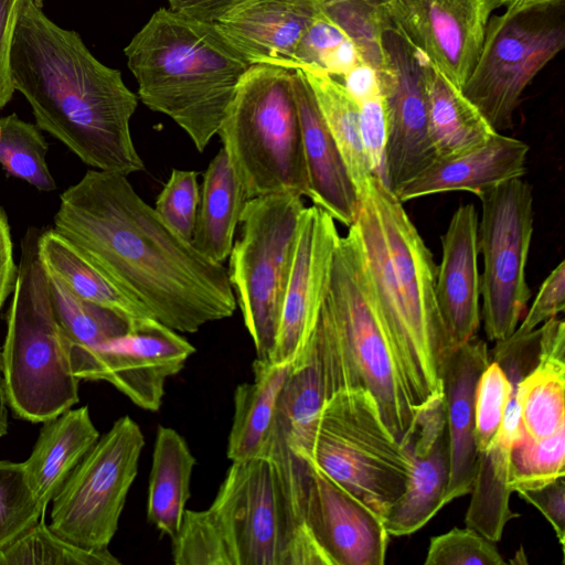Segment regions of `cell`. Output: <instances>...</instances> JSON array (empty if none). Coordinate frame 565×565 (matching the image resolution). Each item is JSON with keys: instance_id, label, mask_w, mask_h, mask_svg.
I'll return each mask as SVG.
<instances>
[{"instance_id": "obj_43", "label": "cell", "mask_w": 565, "mask_h": 565, "mask_svg": "<svg viewBox=\"0 0 565 565\" xmlns=\"http://www.w3.org/2000/svg\"><path fill=\"white\" fill-rule=\"evenodd\" d=\"M425 565H502L503 557L494 542L471 527L452 530L433 536Z\"/></svg>"}, {"instance_id": "obj_21", "label": "cell", "mask_w": 565, "mask_h": 565, "mask_svg": "<svg viewBox=\"0 0 565 565\" xmlns=\"http://www.w3.org/2000/svg\"><path fill=\"white\" fill-rule=\"evenodd\" d=\"M478 223L475 205L462 204L441 236L435 292L449 351L477 335L480 327Z\"/></svg>"}, {"instance_id": "obj_47", "label": "cell", "mask_w": 565, "mask_h": 565, "mask_svg": "<svg viewBox=\"0 0 565 565\" xmlns=\"http://www.w3.org/2000/svg\"><path fill=\"white\" fill-rule=\"evenodd\" d=\"M18 265L13 258L11 231L4 210L0 206V309L13 292Z\"/></svg>"}, {"instance_id": "obj_1", "label": "cell", "mask_w": 565, "mask_h": 565, "mask_svg": "<svg viewBox=\"0 0 565 565\" xmlns=\"http://www.w3.org/2000/svg\"><path fill=\"white\" fill-rule=\"evenodd\" d=\"M53 223L124 294L179 333L236 310L227 268L172 231L127 175L88 170L60 195Z\"/></svg>"}, {"instance_id": "obj_33", "label": "cell", "mask_w": 565, "mask_h": 565, "mask_svg": "<svg viewBox=\"0 0 565 565\" xmlns=\"http://www.w3.org/2000/svg\"><path fill=\"white\" fill-rule=\"evenodd\" d=\"M511 447L495 438L483 451L478 452L471 500L466 526L492 542L500 541L507 523L519 518L510 508L509 460Z\"/></svg>"}, {"instance_id": "obj_6", "label": "cell", "mask_w": 565, "mask_h": 565, "mask_svg": "<svg viewBox=\"0 0 565 565\" xmlns=\"http://www.w3.org/2000/svg\"><path fill=\"white\" fill-rule=\"evenodd\" d=\"M40 233L29 227L21 243L1 350L9 406L17 417L32 423L54 418L79 401V380L72 371L39 254Z\"/></svg>"}, {"instance_id": "obj_31", "label": "cell", "mask_w": 565, "mask_h": 565, "mask_svg": "<svg viewBox=\"0 0 565 565\" xmlns=\"http://www.w3.org/2000/svg\"><path fill=\"white\" fill-rule=\"evenodd\" d=\"M326 399L321 367L308 345L291 364L279 395L274 427V433L302 459L311 449Z\"/></svg>"}, {"instance_id": "obj_39", "label": "cell", "mask_w": 565, "mask_h": 565, "mask_svg": "<svg viewBox=\"0 0 565 565\" xmlns=\"http://www.w3.org/2000/svg\"><path fill=\"white\" fill-rule=\"evenodd\" d=\"M565 428L534 440L524 434L510 451L509 487L519 492L541 488L565 476Z\"/></svg>"}, {"instance_id": "obj_5", "label": "cell", "mask_w": 565, "mask_h": 565, "mask_svg": "<svg viewBox=\"0 0 565 565\" xmlns=\"http://www.w3.org/2000/svg\"><path fill=\"white\" fill-rule=\"evenodd\" d=\"M308 345L318 358L327 398L340 390L365 388L392 436L402 443L417 411L353 225L339 238Z\"/></svg>"}, {"instance_id": "obj_22", "label": "cell", "mask_w": 565, "mask_h": 565, "mask_svg": "<svg viewBox=\"0 0 565 565\" xmlns=\"http://www.w3.org/2000/svg\"><path fill=\"white\" fill-rule=\"evenodd\" d=\"M490 362L487 343L475 335L450 350L440 365L450 448V475L445 505L469 494L475 481L478 450L475 441L476 390Z\"/></svg>"}, {"instance_id": "obj_35", "label": "cell", "mask_w": 565, "mask_h": 565, "mask_svg": "<svg viewBox=\"0 0 565 565\" xmlns=\"http://www.w3.org/2000/svg\"><path fill=\"white\" fill-rule=\"evenodd\" d=\"M525 434L540 440L565 428V361L541 358L515 387Z\"/></svg>"}, {"instance_id": "obj_48", "label": "cell", "mask_w": 565, "mask_h": 565, "mask_svg": "<svg viewBox=\"0 0 565 565\" xmlns=\"http://www.w3.org/2000/svg\"><path fill=\"white\" fill-rule=\"evenodd\" d=\"M245 0H168L169 8L185 15L214 22Z\"/></svg>"}, {"instance_id": "obj_50", "label": "cell", "mask_w": 565, "mask_h": 565, "mask_svg": "<svg viewBox=\"0 0 565 565\" xmlns=\"http://www.w3.org/2000/svg\"><path fill=\"white\" fill-rule=\"evenodd\" d=\"M500 7L505 8V12L515 13L523 10L552 4L563 0H498Z\"/></svg>"}, {"instance_id": "obj_27", "label": "cell", "mask_w": 565, "mask_h": 565, "mask_svg": "<svg viewBox=\"0 0 565 565\" xmlns=\"http://www.w3.org/2000/svg\"><path fill=\"white\" fill-rule=\"evenodd\" d=\"M290 370L291 363L277 364L256 359L253 363L254 380L236 386L226 448L231 461L264 454L274 433L279 395Z\"/></svg>"}, {"instance_id": "obj_18", "label": "cell", "mask_w": 565, "mask_h": 565, "mask_svg": "<svg viewBox=\"0 0 565 565\" xmlns=\"http://www.w3.org/2000/svg\"><path fill=\"white\" fill-rule=\"evenodd\" d=\"M307 463L306 521L330 565H383L390 537L383 519Z\"/></svg>"}, {"instance_id": "obj_13", "label": "cell", "mask_w": 565, "mask_h": 565, "mask_svg": "<svg viewBox=\"0 0 565 565\" xmlns=\"http://www.w3.org/2000/svg\"><path fill=\"white\" fill-rule=\"evenodd\" d=\"M478 198L481 316L487 338L495 342L514 332L531 297L525 267L533 234L532 186L522 178L512 179Z\"/></svg>"}, {"instance_id": "obj_45", "label": "cell", "mask_w": 565, "mask_h": 565, "mask_svg": "<svg viewBox=\"0 0 565 565\" xmlns=\"http://www.w3.org/2000/svg\"><path fill=\"white\" fill-rule=\"evenodd\" d=\"M535 507L553 527L564 551L565 545V476L533 490L516 492Z\"/></svg>"}, {"instance_id": "obj_36", "label": "cell", "mask_w": 565, "mask_h": 565, "mask_svg": "<svg viewBox=\"0 0 565 565\" xmlns=\"http://www.w3.org/2000/svg\"><path fill=\"white\" fill-rule=\"evenodd\" d=\"M49 143L42 130L17 114L0 117V164L10 177L40 191H54L56 183L46 162Z\"/></svg>"}, {"instance_id": "obj_7", "label": "cell", "mask_w": 565, "mask_h": 565, "mask_svg": "<svg viewBox=\"0 0 565 565\" xmlns=\"http://www.w3.org/2000/svg\"><path fill=\"white\" fill-rule=\"evenodd\" d=\"M217 135L247 200L284 192L309 198L291 70L250 65Z\"/></svg>"}, {"instance_id": "obj_30", "label": "cell", "mask_w": 565, "mask_h": 565, "mask_svg": "<svg viewBox=\"0 0 565 565\" xmlns=\"http://www.w3.org/2000/svg\"><path fill=\"white\" fill-rule=\"evenodd\" d=\"M39 254L45 270L85 300L122 316L130 329L153 318L124 294L115 282L76 245L53 227L41 230Z\"/></svg>"}, {"instance_id": "obj_9", "label": "cell", "mask_w": 565, "mask_h": 565, "mask_svg": "<svg viewBox=\"0 0 565 565\" xmlns=\"http://www.w3.org/2000/svg\"><path fill=\"white\" fill-rule=\"evenodd\" d=\"M302 196L273 193L246 201L227 275L257 358L267 360L294 260Z\"/></svg>"}, {"instance_id": "obj_29", "label": "cell", "mask_w": 565, "mask_h": 565, "mask_svg": "<svg viewBox=\"0 0 565 565\" xmlns=\"http://www.w3.org/2000/svg\"><path fill=\"white\" fill-rule=\"evenodd\" d=\"M246 201L245 192L221 148L203 173L192 238L194 247L210 260L223 264L228 258Z\"/></svg>"}, {"instance_id": "obj_46", "label": "cell", "mask_w": 565, "mask_h": 565, "mask_svg": "<svg viewBox=\"0 0 565 565\" xmlns=\"http://www.w3.org/2000/svg\"><path fill=\"white\" fill-rule=\"evenodd\" d=\"M25 0H0V109L12 98L14 93L11 50L17 21Z\"/></svg>"}, {"instance_id": "obj_23", "label": "cell", "mask_w": 565, "mask_h": 565, "mask_svg": "<svg viewBox=\"0 0 565 565\" xmlns=\"http://www.w3.org/2000/svg\"><path fill=\"white\" fill-rule=\"evenodd\" d=\"M292 89L308 173L309 199L334 221L349 227L355 221L360 194L300 68L292 71Z\"/></svg>"}, {"instance_id": "obj_28", "label": "cell", "mask_w": 565, "mask_h": 565, "mask_svg": "<svg viewBox=\"0 0 565 565\" xmlns=\"http://www.w3.org/2000/svg\"><path fill=\"white\" fill-rule=\"evenodd\" d=\"M196 459L184 437L159 425L148 483L147 521L171 541L182 525Z\"/></svg>"}, {"instance_id": "obj_8", "label": "cell", "mask_w": 565, "mask_h": 565, "mask_svg": "<svg viewBox=\"0 0 565 565\" xmlns=\"http://www.w3.org/2000/svg\"><path fill=\"white\" fill-rule=\"evenodd\" d=\"M306 461L365 503L383 521L405 492L411 459L362 387L329 396Z\"/></svg>"}, {"instance_id": "obj_11", "label": "cell", "mask_w": 565, "mask_h": 565, "mask_svg": "<svg viewBox=\"0 0 565 565\" xmlns=\"http://www.w3.org/2000/svg\"><path fill=\"white\" fill-rule=\"evenodd\" d=\"M564 46L565 0L492 14L462 93L495 131L507 130L526 87Z\"/></svg>"}, {"instance_id": "obj_2", "label": "cell", "mask_w": 565, "mask_h": 565, "mask_svg": "<svg viewBox=\"0 0 565 565\" xmlns=\"http://www.w3.org/2000/svg\"><path fill=\"white\" fill-rule=\"evenodd\" d=\"M11 71L35 125L84 163L129 175L142 171L130 134L138 96L98 61L74 30L57 25L41 0H25L15 25Z\"/></svg>"}, {"instance_id": "obj_34", "label": "cell", "mask_w": 565, "mask_h": 565, "mask_svg": "<svg viewBox=\"0 0 565 565\" xmlns=\"http://www.w3.org/2000/svg\"><path fill=\"white\" fill-rule=\"evenodd\" d=\"M47 276L52 308L70 355L89 351L130 330V323L119 313L83 299L58 278Z\"/></svg>"}, {"instance_id": "obj_3", "label": "cell", "mask_w": 565, "mask_h": 565, "mask_svg": "<svg viewBox=\"0 0 565 565\" xmlns=\"http://www.w3.org/2000/svg\"><path fill=\"white\" fill-rule=\"evenodd\" d=\"M307 467L273 435L259 457L232 461L209 508L186 510L175 565H330L305 513Z\"/></svg>"}, {"instance_id": "obj_37", "label": "cell", "mask_w": 565, "mask_h": 565, "mask_svg": "<svg viewBox=\"0 0 565 565\" xmlns=\"http://www.w3.org/2000/svg\"><path fill=\"white\" fill-rule=\"evenodd\" d=\"M118 565L109 550L79 547L54 533L41 519L0 550V565Z\"/></svg>"}, {"instance_id": "obj_26", "label": "cell", "mask_w": 565, "mask_h": 565, "mask_svg": "<svg viewBox=\"0 0 565 565\" xmlns=\"http://www.w3.org/2000/svg\"><path fill=\"white\" fill-rule=\"evenodd\" d=\"M423 77L428 132L437 159L468 152L498 134L462 90L424 56Z\"/></svg>"}, {"instance_id": "obj_20", "label": "cell", "mask_w": 565, "mask_h": 565, "mask_svg": "<svg viewBox=\"0 0 565 565\" xmlns=\"http://www.w3.org/2000/svg\"><path fill=\"white\" fill-rule=\"evenodd\" d=\"M320 10V0H245L214 24L250 65L294 71L301 38Z\"/></svg>"}, {"instance_id": "obj_49", "label": "cell", "mask_w": 565, "mask_h": 565, "mask_svg": "<svg viewBox=\"0 0 565 565\" xmlns=\"http://www.w3.org/2000/svg\"><path fill=\"white\" fill-rule=\"evenodd\" d=\"M9 399L3 375L2 352L0 350V438L4 436L9 429Z\"/></svg>"}, {"instance_id": "obj_32", "label": "cell", "mask_w": 565, "mask_h": 565, "mask_svg": "<svg viewBox=\"0 0 565 565\" xmlns=\"http://www.w3.org/2000/svg\"><path fill=\"white\" fill-rule=\"evenodd\" d=\"M301 71L361 195L366 190L372 174L361 136L359 105L338 78L316 68Z\"/></svg>"}, {"instance_id": "obj_4", "label": "cell", "mask_w": 565, "mask_h": 565, "mask_svg": "<svg viewBox=\"0 0 565 565\" xmlns=\"http://www.w3.org/2000/svg\"><path fill=\"white\" fill-rule=\"evenodd\" d=\"M138 98L171 118L202 152L250 64L214 22L158 9L124 50Z\"/></svg>"}, {"instance_id": "obj_15", "label": "cell", "mask_w": 565, "mask_h": 565, "mask_svg": "<svg viewBox=\"0 0 565 565\" xmlns=\"http://www.w3.org/2000/svg\"><path fill=\"white\" fill-rule=\"evenodd\" d=\"M385 104L384 183L396 193L436 159L428 132L423 55L396 30L381 35Z\"/></svg>"}, {"instance_id": "obj_12", "label": "cell", "mask_w": 565, "mask_h": 565, "mask_svg": "<svg viewBox=\"0 0 565 565\" xmlns=\"http://www.w3.org/2000/svg\"><path fill=\"white\" fill-rule=\"evenodd\" d=\"M145 437L129 416L118 418L52 499L50 529L85 550H107L137 477Z\"/></svg>"}, {"instance_id": "obj_44", "label": "cell", "mask_w": 565, "mask_h": 565, "mask_svg": "<svg viewBox=\"0 0 565 565\" xmlns=\"http://www.w3.org/2000/svg\"><path fill=\"white\" fill-rule=\"evenodd\" d=\"M565 309V262L562 260L542 282L522 323L515 331L530 332Z\"/></svg>"}, {"instance_id": "obj_14", "label": "cell", "mask_w": 565, "mask_h": 565, "mask_svg": "<svg viewBox=\"0 0 565 565\" xmlns=\"http://www.w3.org/2000/svg\"><path fill=\"white\" fill-rule=\"evenodd\" d=\"M195 348L179 332L149 318L127 333L70 355L81 381H105L138 407L157 412L166 382L178 374Z\"/></svg>"}, {"instance_id": "obj_24", "label": "cell", "mask_w": 565, "mask_h": 565, "mask_svg": "<svg viewBox=\"0 0 565 565\" xmlns=\"http://www.w3.org/2000/svg\"><path fill=\"white\" fill-rule=\"evenodd\" d=\"M529 150L524 141L498 132L468 152L435 160L395 194L402 203L451 191L478 195L502 182L522 178Z\"/></svg>"}, {"instance_id": "obj_19", "label": "cell", "mask_w": 565, "mask_h": 565, "mask_svg": "<svg viewBox=\"0 0 565 565\" xmlns=\"http://www.w3.org/2000/svg\"><path fill=\"white\" fill-rule=\"evenodd\" d=\"M402 443L408 449L411 470L405 492L384 520L393 536L418 531L445 507L450 448L443 392L417 409Z\"/></svg>"}, {"instance_id": "obj_40", "label": "cell", "mask_w": 565, "mask_h": 565, "mask_svg": "<svg viewBox=\"0 0 565 565\" xmlns=\"http://www.w3.org/2000/svg\"><path fill=\"white\" fill-rule=\"evenodd\" d=\"M44 511L29 486L24 463L0 460V550L39 522Z\"/></svg>"}, {"instance_id": "obj_17", "label": "cell", "mask_w": 565, "mask_h": 565, "mask_svg": "<svg viewBox=\"0 0 565 565\" xmlns=\"http://www.w3.org/2000/svg\"><path fill=\"white\" fill-rule=\"evenodd\" d=\"M340 235L335 221L312 205L301 214L271 363H294L306 350L324 300Z\"/></svg>"}, {"instance_id": "obj_16", "label": "cell", "mask_w": 565, "mask_h": 565, "mask_svg": "<svg viewBox=\"0 0 565 565\" xmlns=\"http://www.w3.org/2000/svg\"><path fill=\"white\" fill-rule=\"evenodd\" d=\"M498 0H381V23L399 32L462 90Z\"/></svg>"}, {"instance_id": "obj_38", "label": "cell", "mask_w": 565, "mask_h": 565, "mask_svg": "<svg viewBox=\"0 0 565 565\" xmlns=\"http://www.w3.org/2000/svg\"><path fill=\"white\" fill-rule=\"evenodd\" d=\"M360 64L365 63L355 43L321 8L298 45L296 68H316L340 79Z\"/></svg>"}, {"instance_id": "obj_25", "label": "cell", "mask_w": 565, "mask_h": 565, "mask_svg": "<svg viewBox=\"0 0 565 565\" xmlns=\"http://www.w3.org/2000/svg\"><path fill=\"white\" fill-rule=\"evenodd\" d=\"M99 437L87 406L68 408L43 422L33 450L23 463L29 486L44 509Z\"/></svg>"}, {"instance_id": "obj_42", "label": "cell", "mask_w": 565, "mask_h": 565, "mask_svg": "<svg viewBox=\"0 0 565 565\" xmlns=\"http://www.w3.org/2000/svg\"><path fill=\"white\" fill-rule=\"evenodd\" d=\"M199 203L198 172L172 169L153 209L172 231L192 243Z\"/></svg>"}, {"instance_id": "obj_10", "label": "cell", "mask_w": 565, "mask_h": 565, "mask_svg": "<svg viewBox=\"0 0 565 565\" xmlns=\"http://www.w3.org/2000/svg\"><path fill=\"white\" fill-rule=\"evenodd\" d=\"M377 211L407 334L404 376L417 411L443 392L440 365L449 345L436 300L437 266L403 203L380 179L366 188Z\"/></svg>"}, {"instance_id": "obj_41", "label": "cell", "mask_w": 565, "mask_h": 565, "mask_svg": "<svg viewBox=\"0 0 565 565\" xmlns=\"http://www.w3.org/2000/svg\"><path fill=\"white\" fill-rule=\"evenodd\" d=\"M512 394V384L497 362L482 371L476 390L475 441L478 452L495 439Z\"/></svg>"}]
</instances>
